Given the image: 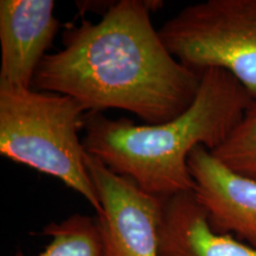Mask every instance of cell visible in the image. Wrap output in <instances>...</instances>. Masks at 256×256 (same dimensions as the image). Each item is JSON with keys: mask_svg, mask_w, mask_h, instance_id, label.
Segmentation results:
<instances>
[{"mask_svg": "<svg viewBox=\"0 0 256 256\" xmlns=\"http://www.w3.org/2000/svg\"><path fill=\"white\" fill-rule=\"evenodd\" d=\"M162 2L120 0L98 23L63 34V49L42 60L32 89L72 98L87 113L130 112L146 124L176 119L192 104L202 74L170 52L153 26Z\"/></svg>", "mask_w": 256, "mask_h": 256, "instance_id": "6da1fadb", "label": "cell"}, {"mask_svg": "<svg viewBox=\"0 0 256 256\" xmlns=\"http://www.w3.org/2000/svg\"><path fill=\"white\" fill-rule=\"evenodd\" d=\"M238 80L222 69L202 74L192 104L176 119L159 124L113 120L87 113L86 151L146 194L166 200L194 192L188 156L198 146L210 152L222 146L252 102Z\"/></svg>", "mask_w": 256, "mask_h": 256, "instance_id": "7a4b0ae2", "label": "cell"}, {"mask_svg": "<svg viewBox=\"0 0 256 256\" xmlns=\"http://www.w3.org/2000/svg\"><path fill=\"white\" fill-rule=\"evenodd\" d=\"M87 112L66 95L0 84V154L54 177L102 212L80 132Z\"/></svg>", "mask_w": 256, "mask_h": 256, "instance_id": "3957f363", "label": "cell"}, {"mask_svg": "<svg viewBox=\"0 0 256 256\" xmlns=\"http://www.w3.org/2000/svg\"><path fill=\"white\" fill-rule=\"evenodd\" d=\"M159 34L188 69H222L256 98V0L188 5L165 22Z\"/></svg>", "mask_w": 256, "mask_h": 256, "instance_id": "277c9868", "label": "cell"}, {"mask_svg": "<svg viewBox=\"0 0 256 256\" xmlns=\"http://www.w3.org/2000/svg\"><path fill=\"white\" fill-rule=\"evenodd\" d=\"M86 162L102 206L98 222L104 256H160L164 200L144 192L89 153Z\"/></svg>", "mask_w": 256, "mask_h": 256, "instance_id": "5b68a950", "label": "cell"}, {"mask_svg": "<svg viewBox=\"0 0 256 256\" xmlns=\"http://www.w3.org/2000/svg\"><path fill=\"white\" fill-rule=\"evenodd\" d=\"M188 165L211 229L256 248V180L236 174L203 146L191 153Z\"/></svg>", "mask_w": 256, "mask_h": 256, "instance_id": "8992f818", "label": "cell"}, {"mask_svg": "<svg viewBox=\"0 0 256 256\" xmlns=\"http://www.w3.org/2000/svg\"><path fill=\"white\" fill-rule=\"evenodd\" d=\"M55 0L0 2V84L31 89L60 22Z\"/></svg>", "mask_w": 256, "mask_h": 256, "instance_id": "52a82bcc", "label": "cell"}, {"mask_svg": "<svg viewBox=\"0 0 256 256\" xmlns=\"http://www.w3.org/2000/svg\"><path fill=\"white\" fill-rule=\"evenodd\" d=\"M160 256H256V248L211 229L194 192L162 200Z\"/></svg>", "mask_w": 256, "mask_h": 256, "instance_id": "ba28073f", "label": "cell"}, {"mask_svg": "<svg viewBox=\"0 0 256 256\" xmlns=\"http://www.w3.org/2000/svg\"><path fill=\"white\" fill-rule=\"evenodd\" d=\"M43 235L51 241L37 256H104L98 218L75 214L60 223H50Z\"/></svg>", "mask_w": 256, "mask_h": 256, "instance_id": "9c48e42d", "label": "cell"}, {"mask_svg": "<svg viewBox=\"0 0 256 256\" xmlns=\"http://www.w3.org/2000/svg\"><path fill=\"white\" fill-rule=\"evenodd\" d=\"M211 153L236 174L256 180V98L226 142Z\"/></svg>", "mask_w": 256, "mask_h": 256, "instance_id": "30bf717a", "label": "cell"}]
</instances>
